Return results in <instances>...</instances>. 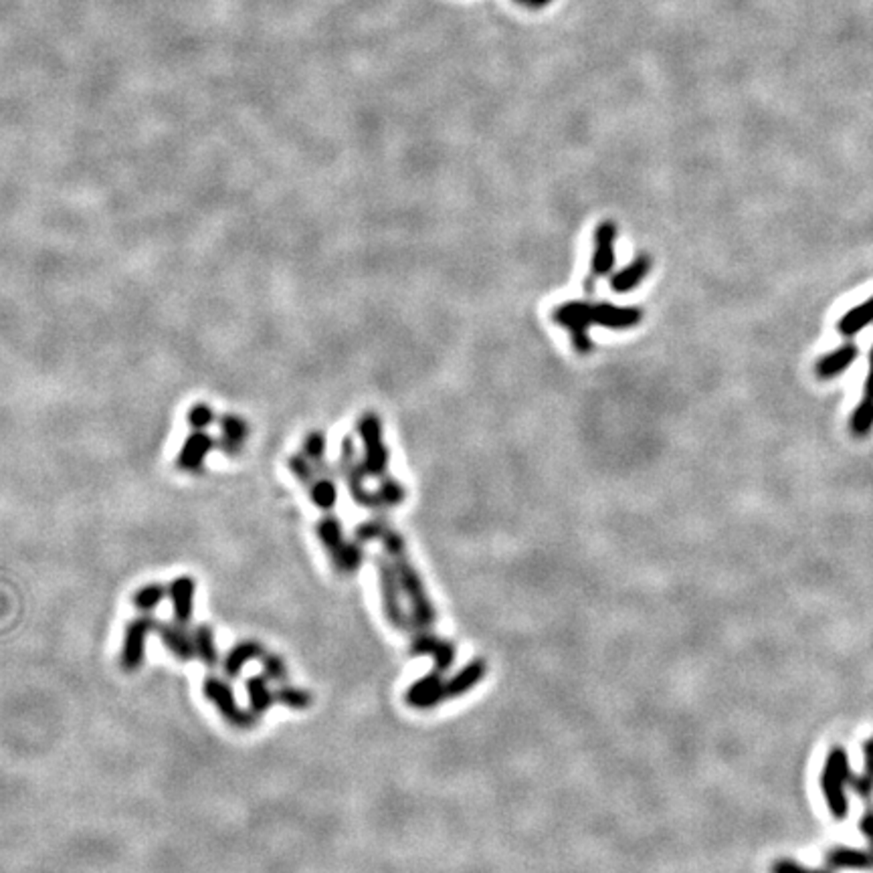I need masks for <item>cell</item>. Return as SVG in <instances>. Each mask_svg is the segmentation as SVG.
Segmentation results:
<instances>
[{
	"label": "cell",
	"mask_w": 873,
	"mask_h": 873,
	"mask_svg": "<svg viewBox=\"0 0 873 873\" xmlns=\"http://www.w3.org/2000/svg\"><path fill=\"white\" fill-rule=\"evenodd\" d=\"M203 693L233 728L251 730L255 726L257 715L241 710L237 699H235L233 688L225 682V679H220L217 676H209L203 684Z\"/></svg>",
	"instance_id": "1"
},
{
	"label": "cell",
	"mask_w": 873,
	"mask_h": 873,
	"mask_svg": "<svg viewBox=\"0 0 873 873\" xmlns=\"http://www.w3.org/2000/svg\"><path fill=\"white\" fill-rule=\"evenodd\" d=\"M158 622L148 614H140V617L132 619L127 622L126 633H124V643H121V669L124 671H135L140 669L142 661H144L146 655V641L152 631H156Z\"/></svg>",
	"instance_id": "2"
},
{
	"label": "cell",
	"mask_w": 873,
	"mask_h": 873,
	"mask_svg": "<svg viewBox=\"0 0 873 873\" xmlns=\"http://www.w3.org/2000/svg\"><path fill=\"white\" fill-rule=\"evenodd\" d=\"M554 318L560 321V326L568 328L572 334V340L578 350L589 348V336H586V326L589 321H592L591 307L586 304H567L560 305V310L554 313Z\"/></svg>",
	"instance_id": "3"
},
{
	"label": "cell",
	"mask_w": 873,
	"mask_h": 873,
	"mask_svg": "<svg viewBox=\"0 0 873 873\" xmlns=\"http://www.w3.org/2000/svg\"><path fill=\"white\" fill-rule=\"evenodd\" d=\"M857 356H860V350H857L855 344H851V342L841 344L839 348L819 358L817 364H815V376L819 381H833V378L841 376L855 362Z\"/></svg>",
	"instance_id": "4"
},
{
	"label": "cell",
	"mask_w": 873,
	"mask_h": 873,
	"mask_svg": "<svg viewBox=\"0 0 873 873\" xmlns=\"http://www.w3.org/2000/svg\"><path fill=\"white\" fill-rule=\"evenodd\" d=\"M170 603H173L174 621L178 625H189L195 611V595H197V581L190 576H178L168 586Z\"/></svg>",
	"instance_id": "5"
},
{
	"label": "cell",
	"mask_w": 873,
	"mask_h": 873,
	"mask_svg": "<svg viewBox=\"0 0 873 873\" xmlns=\"http://www.w3.org/2000/svg\"><path fill=\"white\" fill-rule=\"evenodd\" d=\"M156 631H158L164 647H166L170 653L176 657V660L190 661L192 657L197 655L195 643H192V635L186 633L184 625H178V622H174V625L173 622H158Z\"/></svg>",
	"instance_id": "6"
},
{
	"label": "cell",
	"mask_w": 873,
	"mask_h": 873,
	"mask_svg": "<svg viewBox=\"0 0 873 873\" xmlns=\"http://www.w3.org/2000/svg\"><path fill=\"white\" fill-rule=\"evenodd\" d=\"M873 324V296L865 299L860 305L851 307V310L837 321V332L846 338H854L865 328Z\"/></svg>",
	"instance_id": "7"
},
{
	"label": "cell",
	"mask_w": 873,
	"mask_h": 873,
	"mask_svg": "<svg viewBox=\"0 0 873 873\" xmlns=\"http://www.w3.org/2000/svg\"><path fill=\"white\" fill-rule=\"evenodd\" d=\"M259 657H263L261 643H257V641L237 643V645L228 651L227 657H225V663H223L225 676L227 677H237L249 661L259 660Z\"/></svg>",
	"instance_id": "8"
},
{
	"label": "cell",
	"mask_w": 873,
	"mask_h": 873,
	"mask_svg": "<svg viewBox=\"0 0 873 873\" xmlns=\"http://www.w3.org/2000/svg\"><path fill=\"white\" fill-rule=\"evenodd\" d=\"M212 447V439L205 433H195L186 439L184 447L181 451V457H178V465L186 471H195L200 467V463L205 461L206 453H209Z\"/></svg>",
	"instance_id": "9"
},
{
	"label": "cell",
	"mask_w": 873,
	"mask_h": 873,
	"mask_svg": "<svg viewBox=\"0 0 873 873\" xmlns=\"http://www.w3.org/2000/svg\"><path fill=\"white\" fill-rule=\"evenodd\" d=\"M592 320H597L599 324L609 326V328H629L635 326L641 318L639 310H633V307H617V305H597V310H591Z\"/></svg>",
	"instance_id": "10"
},
{
	"label": "cell",
	"mask_w": 873,
	"mask_h": 873,
	"mask_svg": "<svg viewBox=\"0 0 873 873\" xmlns=\"http://www.w3.org/2000/svg\"><path fill=\"white\" fill-rule=\"evenodd\" d=\"M247 693H249V712L257 718L267 712V707L275 701V693L269 688V679L265 676H253L247 679Z\"/></svg>",
	"instance_id": "11"
},
{
	"label": "cell",
	"mask_w": 873,
	"mask_h": 873,
	"mask_svg": "<svg viewBox=\"0 0 873 873\" xmlns=\"http://www.w3.org/2000/svg\"><path fill=\"white\" fill-rule=\"evenodd\" d=\"M192 643H195L197 657L209 668H214L219 661L217 643H214V631L209 625H198L192 629Z\"/></svg>",
	"instance_id": "12"
},
{
	"label": "cell",
	"mask_w": 873,
	"mask_h": 873,
	"mask_svg": "<svg viewBox=\"0 0 873 873\" xmlns=\"http://www.w3.org/2000/svg\"><path fill=\"white\" fill-rule=\"evenodd\" d=\"M613 235L614 228L613 225H603L597 233V255L595 263H592V277H599L600 274H605L606 269L611 267L613 263Z\"/></svg>",
	"instance_id": "13"
},
{
	"label": "cell",
	"mask_w": 873,
	"mask_h": 873,
	"mask_svg": "<svg viewBox=\"0 0 873 873\" xmlns=\"http://www.w3.org/2000/svg\"><path fill=\"white\" fill-rule=\"evenodd\" d=\"M849 429L855 436H865L873 431V398L863 397L849 419Z\"/></svg>",
	"instance_id": "14"
},
{
	"label": "cell",
	"mask_w": 873,
	"mask_h": 873,
	"mask_svg": "<svg viewBox=\"0 0 873 873\" xmlns=\"http://www.w3.org/2000/svg\"><path fill=\"white\" fill-rule=\"evenodd\" d=\"M166 589L160 583H150V584H144L142 589L135 591V595H134V606L138 609L140 613H148V611H154L156 606H158L164 597H166Z\"/></svg>",
	"instance_id": "15"
},
{
	"label": "cell",
	"mask_w": 873,
	"mask_h": 873,
	"mask_svg": "<svg viewBox=\"0 0 873 873\" xmlns=\"http://www.w3.org/2000/svg\"><path fill=\"white\" fill-rule=\"evenodd\" d=\"M647 269H649V261L645 259V257H641L639 261H635L631 267L621 271V274L613 279V288L621 293L635 288V285L643 279V275H645Z\"/></svg>",
	"instance_id": "16"
},
{
	"label": "cell",
	"mask_w": 873,
	"mask_h": 873,
	"mask_svg": "<svg viewBox=\"0 0 873 873\" xmlns=\"http://www.w3.org/2000/svg\"><path fill=\"white\" fill-rule=\"evenodd\" d=\"M220 427H223L225 445L231 451H237L241 447V443L245 441V436H247L245 421H241L237 417H225L223 421H220Z\"/></svg>",
	"instance_id": "17"
},
{
	"label": "cell",
	"mask_w": 873,
	"mask_h": 873,
	"mask_svg": "<svg viewBox=\"0 0 873 873\" xmlns=\"http://www.w3.org/2000/svg\"><path fill=\"white\" fill-rule=\"evenodd\" d=\"M275 701L288 707H293V710H304V707L312 704V696L297 688H282L275 691Z\"/></svg>",
	"instance_id": "18"
},
{
	"label": "cell",
	"mask_w": 873,
	"mask_h": 873,
	"mask_svg": "<svg viewBox=\"0 0 873 873\" xmlns=\"http://www.w3.org/2000/svg\"><path fill=\"white\" fill-rule=\"evenodd\" d=\"M318 532H320L321 542H324L326 546L332 550V552H336V550L342 546V528L334 518H326L324 521H321V524L318 526Z\"/></svg>",
	"instance_id": "19"
},
{
	"label": "cell",
	"mask_w": 873,
	"mask_h": 873,
	"mask_svg": "<svg viewBox=\"0 0 873 873\" xmlns=\"http://www.w3.org/2000/svg\"><path fill=\"white\" fill-rule=\"evenodd\" d=\"M263 676L269 679V682H283L285 676H288V669H285V663L279 655H263Z\"/></svg>",
	"instance_id": "20"
},
{
	"label": "cell",
	"mask_w": 873,
	"mask_h": 873,
	"mask_svg": "<svg viewBox=\"0 0 873 873\" xmlns=\"http://www.w3.org/2000/svg\"><path fill=\"white\" fill-rule=\"evenodd\" d=\"M312 498L320 507H324V510H330L336 502V490H334L332 482H328V479L326 482H318L312 488Z\"/></svg>",
	"instance_id": "21"
},
{
	"label": "cell",
	"mask_w": 873,
	"mask_h": 873,
	"mask_svg": "<svg viewBox=\"0 0 873 873\" xmlns=\"http://www.w3.org/2000/svg\"><path fill=\"white\" fill-rule=\"evenodd\" d=\"M212 409L211 406H206L205 403H198L195 405L190 409L189 413V423L195 427V429H205L206 425H211L212 423Z\"/></svg>",
	"instance_id": "22"
},
{
	"label": "cell",
	"mask_w": 873,
	"mask_h": 873,
	"mask_svg": "<svg viewBox=\"0 0 873 873\" xmlns=\"http://www.w3.org/2000/svg\"><path fill=\"white\" fill-rule=\"evenodd\" d=\"M305 447H307V453H310L312 457H320L321 449H324V439H321L320 435H312L310 439H307Z\"/></svg>",
	"instance_id": "23"
},
{
	"label": "cell",
	"mask_w": 873,
	"mask_h": 873,
	"mask_svg": "<svg viewBox=\"0 0 873 873\" xmlns=\"http://www.w3.org/2000/svg\"><path fill=\"white\" fill-rule=\"evenodd\" d=\"M514 3L524 4L528 9H542V6H546L550 0H514Z\"/></svg>",
	"instance_id": "24"
},
{
	"label": "cell",
	"mask_w": 873,
	"mask_h": 873,
	"mask_svg": "<svg viewBox=\"0 0 873 873\" xmlns=\"http://www.w3.org/2000/svg\"><path fill=\"white\" fill-rule=\"evenodd\" d=\"M869 368H873V346H871V352H869Z\"/></svg>",
	"instance_id": "25"
}]
</instances>
